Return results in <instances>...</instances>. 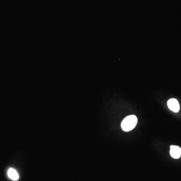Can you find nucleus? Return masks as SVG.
Segmentation results:
<instances>
[{"label": "nucleus", "mask_w": 181, "mask_h": 181, "mask_svg": "<svg viewBox=\"0 0 181 181\" xmlns=\"http://www.w3.org/2000/svg\"><path fill=\"white\" fill-rule=\"evenodd\" d=\"M138 118L135 115L128 116L122 121L121 126L125 132H129L133 129L138 124Z\"/></svg>", "instance_id": "f257e3e1"}, {"label": "nucleus", "mask_w": 181, "mask_h": 181, "mask_svg": "<svg viewBox=\"0 0 181 181\" xmlns=\"http://www.w3.org/2000/svg\"><path fill=\"white\" fill-rule=\"evenodd\" d=\"M168 106L169 109L174 112H178L180 110V105L178 100L176 99H171L168 101Z\"/></svg>", "instance_id": "f03ea898"}, {"label": "nucleus", "mask_w": 181, "mask_h": 181, "mask_svg": "<svg viewBox=\"0 0 181 181\" xmlns=\"http://www.w3.org/2000/svg\"><path fill=\"white\" fill-rule=\"evenodd\" d=\"M170 155L174 159H179L181 156V148L176 145H171L170 147Z\"/></svg>", "instance_id": "7ed1b4c3"}, {"label": "nucleus", "mask_w": 181, "mask_h": 181, "mask_svg": "<svg viewBox=\"0 0 181 181\" xmlns=\"http://www.w3.org/2000/svg\"><path fill=\"white\" fill-rule=\"evenodd\" d=\"M8 176L10 179L13 181H17L19 179V174L17 171L13 168H10L8 171Z\"/></svg>", "instance_id": "20e7f679"}]
</instances>
